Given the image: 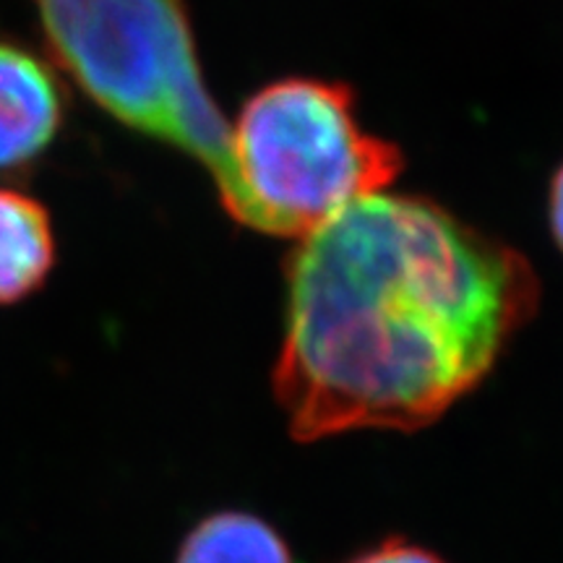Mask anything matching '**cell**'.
<instances>
[{
    "instance_id": "obj_1",
    "label": "cell",
    "mask_w": 563,
    "mask_h": 563,
    "mask_svg": "<svg viewBox=\"0 0 563 563\" xmlns=\"http://www.w3.org/2000/svg\"><path fill=\"white\" fill-rule=\"evenodd\" d=\"M285 279L272 386L300 443L441 420L540 302L522 253L397 194L365 196L300 238Z\"/></svg>"
},
{
    "instance_id": "obj_2",
    "label": "cell",
    "mask_w": 563,
    "mask_h": 563,
    "mask_svg": "<svg viewBox=\"0 0 563 563\" xmlns=\"http://www.w3.org/2000/svg\"><path fill=\"white\" fill-rule=\"evenodd\" d=\"M228 178L217 191L243 228L306 238L350 203L382 194L402 152L363 131L344 84L282 79L258 89L230 125Z\"/></svg>"
},
{
    "instance_id": "obj_3",
    "label": "cell",
    "mask_w": 563,
    "mask_h": 563,
    "mask_svg": "<svg viewBox=\"0 0 563 563\" xmlns=\"http://www.w3.org/2000/svg\"><path fill=\"white\" fill-rule=\"evenodd\" d=\"M68 79L118 123L228 178L230 123L211 100L186 0H30Z\"/></svg>"
},
{
    "instance_id": "obj_4",
    "label": "cell",
    "mask_w": 563,
    "mask_h": 563,
    "mask_svg": "<svg viewBox=\"0 0 563 563\" xmlns=\"http://www.w3.org/2000/svg\"><path fill=\"white\" fill-rule=\"evenodd\" d=\"M66 121V95L40 55L0 40V173L24 170L53 146Z\"/></svg>"
},
{
    "instance_id": "obj_5",
    "label": "cell",
    "mask_w": 563,
    "mask_h": 563,
    "mask_svg": "<svg viewBox=\"0 0 563 563\" xmlns=\"http://www.w3.org/2000/svg\"><path fill=\"white\" fill-rule=\"evenodd\" d=\"M55 266V232L47 209L30 194L0 188V308L26 300Z\"/></svg>"
},
{
    "instance_id": "obj_6",
    "label": "cell",
    "mask_w": 563,
    "mask_h": 563,
    "mask_svg": "<svg viewBox=\"0 0 563 563\" xmlns=\"http://www.w3.org/2000/svg\"><path fill=\"white\" fill-rule=\"evenodd\" d=\"M175 563H295V555L285 534L264 517L222 509L186 532Z\"/></svg>"
},
{
    "instance_id": "obj_7",
    "label": "cell",
    "mask_w": 563,
    "mask_h": 563,
    "mask_svg": "<svg viewBox=\"0 0 563 563\" xmlns=\"http://www.w3.org/2000/svg\"><path fill=\"white\" fill-rule=\"evenodd\" d=\"M342 563H449L443 555H439L431 548L412 543V540L399 538V534H391V538L378 540L376 545L363 548V551L352 553L350 559Z\"/></svg>"
},
{
    "instance_id": "obj_8",
    "label": "cell",
    "mask_w": 563,
    "mask_h": 563,
    "mask_svg": "<svg viewBox=\"0 0 563 563\" xmlns=\"http://www.w3.org/2000/svg\"><path fill=\"white\" fill-rule=\"evenodd\" d=\"M548 220H551V232L563 251V162L555 170L551 180V196H548Z\"/></svg>"
}]
</instances>
